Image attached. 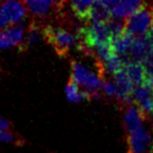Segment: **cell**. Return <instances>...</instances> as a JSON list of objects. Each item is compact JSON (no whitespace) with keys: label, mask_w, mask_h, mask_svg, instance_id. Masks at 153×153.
Returning <instances> with one entry per match:
<instances>
[{"label":"cell","mask_w":153,"mask_h":153,"mask_svg":"<svg viewBox=\"0 0 153 153\" xmlns=\"http://www.w3.org/2000/svg\"><path fill=\"white\" fill-rule=\"evenodd\" d=\"M149 34H151V35H153V26H152V30H151V32L149 33Z\"/></svg>","instance_id":"d6986e66"},{"label":"cell","mask_w":153,"mask_h":153,"mask_svg":"<svg viewBox=\"0 0 153 153\" xmlns=\"http://www.w3.org/2000/svg\"><path fill=\"white\" fill-rule=\"evenodd\" d=\"M152 151V135L145 127L128 134V153H149Z\"/></svg>","instance_id":"277c9868"},{"label":"cell","mask_w":153,"mask_h":153,"mask_svg":"<svg viewBox=\"0 0 153 153\" xmlns=\"http://www.w3.org/2000/svg\"><path fill=\"white\" fill-rule=\"evenodd\" d=\"M144 119L145 115L143 114L137 106H134L132 104L128 105L124 111V124H125V128L128 134L144 127L143 125Z\"/></svg>","instance_id":"ba28073f"},{"label":"cell","mask_w":153,"mask_h":153,"mask_svg":"<svg viewBox=\"0 0 153 153\" xmlns=\"http://www.w3.org/2000/svg\"><path fill=\"white\" fill-rule=\"evenodd\" d=\"M105 4L108 7L113 19H125L131 17L133 14L140 11L145 3L138 0H125V1H115L108 0L104 1Z\"/></svg>","instance_id":"5b68a950"},{"label":"cell","mask_w":153,"mask_h":153,"mask_svg":"<svg viewBox=\"0 0 153 153\" xmlns=\"http://www.w3.org/2000/svg\"><path fill=\"white\" fill-rule=\"evenodd\" d=\"M65 94L70 103H80L84 100H88L87 96L80 89L79 86L76 85L71 79H69L65 87Z\"/></svg>","instance_id":"4fadbf2b"},{"label":"cell","mask_w":153,"mask_h":153,"mask_svg":"<svg viewBox=\"0 0 153 153\" xmlns=\"http://www.w3.org/2000/svg\"><path fill=\"white\" fill-rule=\"evenodd\" d=\"M42 36V30L37 26L36 23H32L27 28V34L25 36V39H24L23 45L21 47V51H25L30 46H33V45L37 44L40 40V38Z\"/></svg>","instance_id":"5bb4252c"},{"label":"cell","mask_w":153,"mask_h":153,"mask_svg":"<svg viewBox=\"0 0 153 153\" xmlns=\"http://www.w3.org/2000/svg\"><path fill=\"white\" fill-rule=\"evenodd\" d=\"M25 39V30L20 24H16L0 32V49L19 47L21 49Z\"/></svg>","instance_id":"8992f818"},{"label":"cell","mask_w":153,"mask_h":153,"mask_svg":"<svg viewBox=\"0 0 153 153\" xmlns=\"http://www.w3.org/2000/svg\"><path fill=\"white\" fill-rule=\"evenodd\" d=\"M94 4V1H71L69 7L74 15L82 21H89L90 12Z\"/></svg>","instance_id":"7c38bea8"},{"label":"cell","mask_w":153,"mask_h":153,"mask_svg":"<svg viewBox=\"0 0 153 153\" xmlns=\"http://www.w3.org/2000/svg\"><path fill=\"white\" fill-rule=\"evenodd\" d=\"M24 7L33 16L37 18H45L55 9H59L60 3L53 1H24Z\"/></svg>","instance_id":"9c48e42d"},{"label":"cell","mask_w":153,"mask_h":153,"mask_svg":"<svg viewBox=\"0 0 153 153\" xmlns=\"http://www.w3.org/2000/svg\"><path fill=\"white\" fill-rule=\"evenodd\" d=\"M0 11L5 16L10 23L17 24L18 22L22 21L26 16V7H24L23 2L18 1H7L0 4Z\"/></svg>","instance_id":"52a82bcc"},{"label":"cell","mask_w":153,"mask_h":153,"mask_svg":"<svg viewBox=\"0 0 153 153\" xmlns=\"http://www.w3.org/2000/svg\"><path fill=\"white\" fill-rule=\"evenodd\" d=\"M10 24L11 23L9 22V20L5 18V16L2 14V12L0 11V30H7Z\"/></svg>","instance_id":"ac0fdd59"},{"label":"cell","mask_w":153,"mask_h":153,"mask_svg":"<svg viewBox=\"0 0 153 153\" xmlns=\"http://www.w3.org/2000/svg\"><path fill=\"white\" fill-rule=\"evenodd\" d=\"M153 26V5L146 4L125 22V32L133 37H146Z\"/></svg>","instance_id":"3957f363"},{"label":"cell","mask_w":153,"mask_h":153,"mask_svg":"<svg viewBox=\"0 0 153 153\" xmlns=\"http://www.w3.org/2000/svg\"><path fill=\"white\" fill-rule=\"evenodd\" d=\"M124 70H125L126 74H128V76L132 81L134 87L142 85V84L147 82L146 69H145V66L143 65V63H140V62H128L124 66Z\"/></svg>","instance_id":"30bf717a"},{"label":"cell","mask_w":153,"mask_h":153,"mask_svg":"<svg viewBox=\"0 0 153 153\" xmlns=\"http://www.w3.org/2000/svg\"><path fill=\"white\" fill-rule=\"evenodd\" d=\"M41 30H42L43 38L46 40L48 44L51 45L53 51L60 57H67L68 53L72 47L76 46L79 48V37L65 28L47 24V25L43 26Z\"/></svg>","instance_id":"7a4b0ae2"},{"label":"cell","mask_w":153,"mask_h":153,"mask_svg":"<svg viewBox=\"0 0 153 153\" xmlns=\"http://www.w3.org/2000/svg\"><path fill=\"white\" fill-rule=\"evenodd\" d=\"M12 128V124L4 117H0V131H9Z\"/></svg>","instance_id":"e0dca14e"},{"label":"cell","mask_w":153,"mask_h":153,"mask_svg":"<svg viewBox=\"0 0 153 153\" xmlns=\"http://www.w3.org/2000/svg\"><path fill=\"white\" fill-rule=\"evenodd\" d=\"M0 142L7 143V144H15L18 145V146L24 144V140L18 134L14 133L12 130H9V131H0Z\"/></svg>","instance_id":"9a60e30c"},{"label":"cell","mask_w":153,"mask_h":153,"mask_svg":"<svg viewBox=\"0 0 153 153\" xmlns=\"http://www.w3.org/2000/svg\"><path fill=\"white\" fill-rule=\"evenodd\" d=\"M111 13L104 1H94L90 12V23H107L111 20Z\"/></svg>","instance_id":"8fae6325"},{"label":"cell","mask_w":153,"mask_h":153,"mask_svg":"<svg viewBox=\"0 0 153 153\" xmlns=\"http://www.w3.org/2000/svg\"><path fill=\"white\" fill-rule=\"evenodd\" d=\"M0 74H1V72H0Z\"/></svg>","instance_id":"ffe728a7"},{"label":"cell","mask_w":153,"mask_h":153,"mask_svg":"<svg viewBox=\"0 0 153 153\" xmlns=\"http://www.w3.org/2000/svg\"><path fill=\"white\" fill-rule=\"evenodd\" d=\"M71 76L70 79L79 86L80 89L87 96L88 100L100 98L103 80L100 74L91 71L86 65L72 59L70 61Z\"/></svg>","instance_id":"6da1fadb"},{"label":"cell","mask_w":153,"mask_h":153,"mask_svg":"<svg viewBox=\"0 0 153 153\" xmlns=\"http://www.w3.org/2000/svg\"><path fill=\"white\" fill-rule=\"evenodd\" d=\"M101 90L105 96L109 97V98H115L117 100L119 99V91H117V86L112 81H108L106 79L103 80Z\"/></svg>","instance_id":"2e32d148"}]
</instances>
